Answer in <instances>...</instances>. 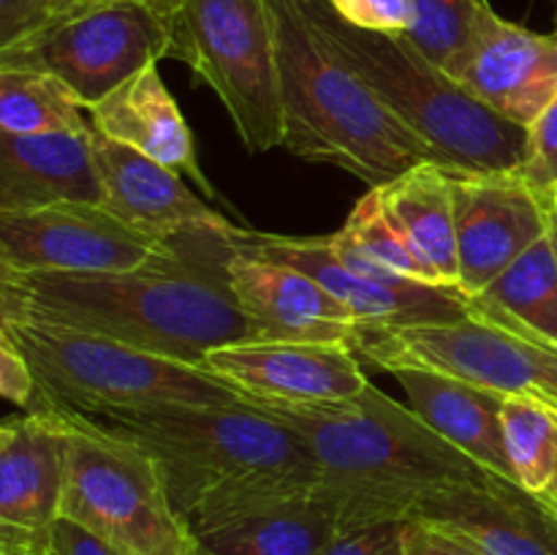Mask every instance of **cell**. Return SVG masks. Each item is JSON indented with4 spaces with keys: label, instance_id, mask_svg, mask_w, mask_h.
Wrapping results in <instances>:
<instances>
[{
    "label": "cell",
    "instance_id": "6da1fadb",
    "mask_svg": "<svg viewBox=\"0 0 557 555\" xmlns=\"http://www.w3.org/2000/svg\"><path fill=\"white\" fill-rule=\"evenodd\" d=\"M232 226L177 234L136 270L27 272V319L96 332L201 368L212 348L253 341L226 275Z\"/></svg>",
    "mask_w": 557,
    "mask_h": 555
},
{
    "label": "cell",
    "instance_id": "7a4b0ae2",
    "mask_svg": "<svg viewBox=\"0 0 557 555\" xmlns=\"http://www.w3.org/2000/svg\"><path fill=\"white\" fill-rule=\"evenodd\" d=\"M245 403L302 441L321 471V488L337 504L343 531L408 522L435 495L495 477L373 384L337 403Z\"/></svg>",
    "mask_w": 557,
    "mask_h": 555
},
{
    "label": "cell",
    "instance_id": "3957f363",
    "mask_svg": "<svg viewBox=\"0 0 557 555\" xmlns=\"http://www.w3.org/2000/svg\"><path fill=\"white\" fill-rule=\"evenodd\" d=\"M82 419L141 446L158 462L169 498L190 531L259 501L297 493L321 477L302 441L250 403Z\"/></svg>",
    "mask_w": 557,
    "mask_h": 555
},
{
    "label": "cell",
    "instance_id": "277c9868",
    "mask_svg": "<svg viewBox=\"0 0 557 555\" xmlns=\"http://www.w3.org/2000/svg\"><path fill=\"white\" fill-rule=\"evenodd\" d=\"M275 33L283 141L292 156L346 169L381 188L413 163L433 161L362 76L326 44L305 0H267Z\"/></svg>",
    "mask_w": 557,
    "mask_h": 555
},
{
    "label": "cell",
    "instance_id": "5b68a950",
    "mask_svg": "<svg viewBox=\"0 0 557 555\" xmlns=\"http://www.w3.org/2000/svg\"><path fill=\"white\" fill-rule=\"evenodd\" d=\"M332 49L362 76L379 101L424 141L444 172H520L528 128L500 118L424 58L406 36L346 25L324 0H305Z\"/></svg>",
    "mask_w": 557,
    "mask_h": 555
},
{
    "label": "cell",
    "instance_id": "8992f818",
    "mask_svg": "<svg viewBox=\"0 0 557 555\" xmlns=\"http://www.w3.org/2000/svg\"><path fill=\"white\" fill-rule=\"evenodd\" d=\"M9 341L33 375L25 411L98 417L172 406H239L243 392L207 370L125 346L96 332L27 319Z\"/></svg>",
    "mask_w": 557,
    "mask_h": 555
},
{
    "label": "cell",
    "instance_id": "52a82bcc",
    "mask_svg": "<svg viewBox=\"0 0 557 555\" xmlns=\"http://www.w3.org/2000/svg\"><path fill=\"white\" fill-rule=\"evenodd\" d=\"M58 417L65 424L60 515L131 555H196L194 533L174 509L158 462L87 419Z\"/></svg>",
    "mask_w": 557,
    "mask_h": 555
},
{
    "label": "cell",
    "instance_id": "ba28073f",
    "mask_svg": "<svg viewBox=\"0 0 557 555\" xmlns=\"http://www.w3.org/2000/svg\"><path fill=\"white\" fill-rule=\"evenodd\" d=\"M169 30V58L215 92L245 150L281 147V85L267 0H185Z\"/></svg>",
    "mask_w": 557,
    "mask_h": 555
},
{
    "label": "cell",
    "instance_id": "9c48e42d",
    "mask_svg": "<svg viewBox=\"0 0 557 555\" xmlns=\"http://www.w3.org/2000/svg\"><path fill=\"white\" fill-rule=\"evenodd\" d=\"M351 351L384 373L433 370L504 397L557 406V348L482 316L408 326L357 324Z\"/></svg>",
    "mask_w": 557,
    "mask_h": 555
},
{
    "label": "cell",
    "instance_id": "30bf717a",
    "mask_svg": "<svg viewBox=\"0 0 557 555\" xmlns=\"http://www.w3.org/2000/svg\"><path fill=\"white\" fill-rule=\"evenodd\" d=\"M172 30L163 16L136 3H76L49 30L0 65L52 74L85 109L117 90L123 82L169 58Z\"/></svg>",
    "mask_w": 557,
    "mask_h": 555
},
{
    "label": "cell",
    "instance_id": "8fae6325",
    "mask_svg": "<svg viewBox=\"0 0 557 555\" xmlns=\"http://www.w3.org/2000/svg\"><path fill=\"white\" fill-rule=\"evenodd\" d=\"M234 254L297 267L324 286L354 321L362 326H408L430 321H455L471 316V297L449 286H384L348 270L330 248V237H288V234L228 229Z\"/></svg>",
    "mask_w": 557,
    "mask_h": 555
},
{
    "label": "cell",
    "instance_id": "7c38bea8",
    "mask_svg": "<svg viewBox=\"0 0 557 555\" xmlns=\"http://www.w3.org/2000/svg\"><path fill=\"white\" fill-rule=\"evenodd\" d=\"M0 248L22 272H125L156 259L163 243L90 201H58L0 218Z\"/></svg>",
    "mask_w": 557,
    "mask_h": 555
},
{
    "label": "cell",
    "instance_id": "4fadbf2b",
    "mask_svg": "<svg viewBox=\"0 0 557 555\" xmlns=\"http://www.w3.org/2000/svg\"><path fill=\"white\" fill-rule=\"evenodd\" d=\"M457 226V288L476 297L520 254L549 232L553 207L520 172L451 174Z\"/></svg>",
    "mask_w": 557,
    "mask_h": 555
},
{
    "label": "cell",
    "instance_id": "5bb4252c",
    "mask_svg": "<svg viewBox=\"0 0 557 555\" xmlns=\"http://www.w3.org/2000/svg\"><path fill=\"white\" fill-rule=\"evenodd\" d=\"M444 71L495 114L528 128L557 92V36L493 9Z\"/></svg>",
    "mask_w": 557,
    "mask_h": 555
},
{
    "label": "cell",
    "instance_id": "9a60e30c",
    "mask_svg": "<svg viewBox=\"0 0 557 555\" xmlns=\"http://www.w3.org/2000/svg\"><path fill=\"white\" fill-rule=\"evenodd\" d=\"M201 370L245 397L275 403H337L370 384L359 357L343 343H228L212 348Z\"/></svg>",
    "mask_w": 557,
    "mask_h": 555
},
{
    "label": "cell",
    "instance_id": "2e32d148",
    "mask_svg": "<svg viewBox=\"0 0 557 555\" xmlns=\"http://www.w3.org/2000/svg\"><path fill=\"white\" fill-rule=\"evenodd\" d=\"M65 473V424L52 411H25L0 446V550L47 555L60 517Z\"/></svg>",
    "mask_w": 557,
    "mask_h": 555
},
{
    "label": "cell",
    "instance_id": "e0dca14e",
    "mask_svg": "<svg viewBox=\"0 0 557 555\" xmlns=\"http://www.w3.org/2000/svg\"><path fill=\"white\" fill-rule=\"evenodd\" d=\"M228 286L253 341L343 343L351 346L357 321L297 267L234 254L226 261Z\"/></svg>",
    "mask_w": 557,
    "mask_h": 555
},
{
    "label": "cell",
    "instance_id": "ac0fdd59",
    "mask_svg": "<svg viewBox=\"0 0 557 555\" xmlns=\"http://www.w3.org/2000/svg\"><path fill=\"white\" fill-rule=\"evenodd\" d=\"M90 150L101 183V207L139 234L166 243L190 229L232 226L201 201L174 169L141 156L134 147L90 128Z\"/></svg>",
    "mask_w": 557,
    "mask_h": 555
},
{
    "label": "cell",
    "instance_id": "d6986e66",
    "mask_svg": "<svg viewBox=\"0 0 557 555\" xmlns=\"http://www.w3.org/2000/svg\"><path fill=\"white\" fill-rule=\"evenodd\" d=\"M413 520L441 522L487 555H557V501L504 477L446 490Z\"/></svg>",
    "mask_w": 557,
    "mask_h": 555
},
{
    "label": "cell",
    "instance_id": "ffe728a7",
    "mask_svg": "<svg viewBox=\"0 0 557 555\" xmlns=\"http://www.w3.org/2000/svg\"><path fill=\"white\" fill-rule=\"evenodd\" d=\"M190 533L196 555H324L343 528L337 504L315 482L245 506Z\"/></svg>",
    "mask_w": 557,
    "mask_h": 555
},
{
    "label": "cell",
    "instance_id": "44dd1931",
    "mask_svg": "<svg viewBox=\"0 0 557 555\" xmlns=\"http://www.w3.org/2000/svg\"><path fill=\"white\" fill-rule=\"evenodd\" d=\"M92 128V125H90ZM58 201L101 205V183L85 134L0 131V218Z\"/></svg>",
    "mask_w": 557,
    "mask_h": 555
},
{
    "label": "cell",
    "instance_id": "7402d4cb",
    "mask_svg": "<svg viewBox=\"0 0 557 555\" xmlns=\"http://www.w3.org/2000/svg\"><path fill=\"white\" fill-rule=\"evenodd\" d=\"M87 118L107 139L134 147L136 152L174 169L177 174L194 177V183L207 194H215L199 169L194 134L174 96L163 85L158 65H147L145 71L123 82L103 101L87 109Z\"/></svg>",
    "mask_w": 557,
    "mask_h": 555
},
{
    "label": "cell",
    "instance_id": "603a6c76",
    "mask_svg": "<svg viewBox=\"0 0 557 555\" xmlns=\"http://www.w3.org/2000/svg\"><path fill=\"white\" fill-rule=\"evenodd\" d=\"M406 392V406L433 433L471 457L495 477L511 479L509 457L500 428V406L506 397L484 386L433 373V370L403 368L392 373ZM515 482V479H511Z\"/></svg>",
    "mask_w": 557,
    "mask_h": 555
},
{
    "label": "cell",
    "instance_id": "cb8c5ba5",
    "mask_svg": "<svg viewBox=\"0 0 557 555\" xmlns=\"http://www.w3.org/2000/svg\"><path fill=\"white\" fill-rule=\"evenodd\" d=\"M386 212L441 286L457 288V226L451 174L438 163H413L379 188Z\"/></svg>",
    "mask_w": 557,
    "mask_h": 555
},
{
    "label": "cell",
    "instance_id": "d4e9b609",
    "mask_svg": "<svg viewBox=\"0 0 557 555\" xmlns=\"http://www.w3.org/2000/svg\"><path fill=\"white\" fill-rule=\"evenodd\" d=\"M471 313L557 348V248L553 234L536 239L471 297Z\"/></svg>",
    "mask_w": 557,
    "mask_h": 555
},
{
    "label": "cell",
    "instance_id": "484cf974",
    "mask_svg": "<svg viewBox=\"0 0 557 555\" xmlns=\"http://www.w3.org/2000/svg\"><path fill=\"white\" fill-rule=\"evenodd\" d=\"M330 248L348 270L384 286H441L389 218L379 188H368V194L354 205L341 232L330 234Z\"/></svg>",
    "mask_w": 557,
    "mask_h": 555
},
{
    "label": "cell",
    "instance_id": "4316f807",
    "mask_svg": "<svg viewBox=\"0 0 557 555\" xmlns=\"http://www.w3.org/2000/svg\"><path fill=\"white\" fill-rule=\"evenodd\" d=\"M0 131L85 134L90 118L58 76L25 65H0Z\"/></svg>",
    "mask_w": 557,
    "mask_h": 555
},
{
    "label": "cell",
    "instance_id": "83f0119b",
    "mask_svg": "<svg viewBox=\"0 0 557 555\" xmlns=\"http://www.w3.org/2000/svg\"><path fill=\"white\" fill-rule=\"evenodd\" d=\"M500 428L511 479L536 495L553 493L557 482V417L533 397H506Z\"/></svg>",
    "mask_w": 557,
    "mask_h": 555
},
{
    "label": "cell",
    "instance_id": "f1b7e54d",
    "mask_svg": "<svg viewBox=\"0 0 557 555\" xmlns=\"http://www.w3.org/2000/svg\"><path fill=\"white\" fill-rule=\"evenodd\" d=\"M490 11V0H411V27L406 38L444 69L471 41Z\"/></svg>",
    "mask_w": 557,
    "mask_h": 555
},
{
    "label": "cell",
    "instance_id": "f546056e",
    "mask_svg": "<svg viewBox=\"0 0 557 555\" xmlns=\"http://www.w3.org/2000/svg\"><path fill=\"white\" fill-rule=\"evenodd\" d=\"M520 177L547 205L553 201L557 190V92L542 109V114L528 125L525 161L520 166Z\"/></svg>",
    "mask_w": 557,
    "mask_h": 555
},
{
    "label": "cell",
    "instance_id": "4dcf8cb0",
    "mask_svg": "<svg viewBox=\"0 0 557 555\" xmlns=\"http://www.w3.org/2000/svg\"><path fill=\"white\" fill-rule=\"evenodd\" d=\"M82 0H0V58L36 41Z\"/></svg>",
    "mask_w": 557,
    "mask_h": 555
},
{
    "label": "cell",
    "instance_id": "1f68e13d",
    "mask_svg": "<svg viewBox=\"0 0 557 555\" xmlns=\"http://www.w3.org/2000/svg\"><path fill=\"white\" fill-rule=\"evenodd\" d=\"M346 25L359 30L406 36L411 27V0H324Z\"/></svg>",
    "mask_w": 557,
    "mask_h": 555
},
{
    "label": "cell",
    "instance_id": "d6a6232c",
    "mask_svg": "<svg viewBox=\"0 0 557 555\" xmlns=\"http://www.w3.org/2000/svg\"><path fill=\"white\" fill-rule=\"evenodd\" d=\"M403 555H487L451 528L430 520H408L403 526Z\"/></svg>",
    "mask_w": 557,
    "mask_h": 555
},
{
    "label": "cell",
    "instance_id": "836d02e7",
    "mask_svg": "<svg viewBox=\"0 0 557 555\" xmlns=\"http://www.w3.org/2000/svg\"><path fill=\"white\" fill-rule=\"evenodd\" d=\"M403 526L406 522L389 520L343 531L324 555H403Z\"/></svg>",
    "mask_w": 557,
    "mask_h": 555
},
{
    "label": "cell",
    "instance_id": "e575fe53",
    "mask_svg": "<svg viewBox=\"0 0 557 555\" xmlns=\"http://www.w3.org/2000/svg\"><path fill=\"white\" fill-rule=\"evenodd\" d=\"M30 316V286L27 272H22L0 248V337L9 341V332Z\"/></svg>",
    "mask_w": 557,
    "mask_h": 555
},
{
    "label": "cell",
    "instance_id": "d590c367",
    "mask_svg": "<svg viewBox=\"0 0 557 555\" xmlns=\"http://www.w3.org/2000/svg\"><path fill=\"white\" fill-rule=\"evenodd\" d=\"M47 555H131L109 539L98 536L90 528L79 526L71 517L60 515L49 531Z\"/></svg>",
    "mask_w": 557,
    "mask_h": 555
},
{
    "label": "cell",
    "instance_id": "8d00e7d4",
    "mask_svg": "<svg viewBox=\"0 0 557 555\" xmlns=\"http://www.w3.org/2000/svg\"><path fill=\"white\" fill-rule=\"evenodd\" d=\"M33 375L22 354L11 346V341L0 337V397L14 406L27 408L33 400Z\"/></svg>",
    "mask_w": 557,
    "mask_h": 555
},
{
    "label": "cell",
    "instance_id": "74e56055",
    "mask_svg": "<svg viewBox=\"0 0 557 555\" xmlns=\"http://www.w3.org/2000/svg\"><path fill=\"white\" fill-rule=\"evenodd\" d=\"M82 3H136V5H145V9L156 11L158 16L163 20H172L180 9H183L185 0H82Z\"/></svg>",
    "mask_w": 557,
    "mask_h": 555
},
{
    "label": "cell",
    "instance_id": "f35d334b",
    "mask_svg": "<svg viewBox=\"0 0 557 555\" xmlns=\"http://www.w3.org/2000/svg\"><path fill=\"white\" fill-rule=\"evenodd\" d=\"M11 430H14V417H11V419H3V422H0V446H3L5 441H9Z\"/></svg>",
    "mask_w": 557,
    "mask_h": 555
},
{
    "label": "cell",
    "instance_id": "ab89813d",
    "mask_svg": "<svg viewBox=\"0 0 557 555\" xmlns=\"http://www.w3.org/2000/svg\"><path fill=\"white\" fill-rule=\"evenodd\" d=\"M549 234H553L555 248H557V210H549Z\"/></svg>",
    "mask_w": 557,
    "mask_h": 555
},
{
    "label": "cell",
    "instance_id": "60d3db41",
    "mask_svg": "<svg viewBox=\"0 0 557 555\" xmlns=\"http://www.w3.org/2000/svg\"><path fill=\"white\" fill-rule=\"evenodd\" d=\"M549 205H553V210H557V190H555V196H553V201H549Z\"/></svg>",
    "mask_w": 557,
    "mask_h": 555
},
{
    "label": "cell",
    "instance_id": "b9f144b4",
    "mask_svg": "<svg viewBox=\"0 0 557 555\" xmlns=\"http://www.w3.org/2000/svg\"><path fill=\"white\" fill-rule=\"evenodd\" d=\"M547 495H553V498L557 501V482H555V488H553V493H547Z\"/></svg>",
    "mask_w": 557,
    "mask_h": 555
},
{
    "label": "cell",
    "instance_id": "7bdbcfd3",
    "mask_svg": "<svg viewBox=\"0 0 557 555\" xmlns=\"http://www.w3.org/2000/svg\"><path fill=\"white\" fill-rule=\"evenodd\" d=\"M0 555H14V553H5V550H0Z\"/></svg>",
    "mask_w": 557,
    "mask_h": 555
},
{
    "label": "cell",
    "instance_id": "ee69618b",
    "mask_svg": "<svg viewBox=\"0 0 557 555\" xmlns=\"http://www.w3.org/2000/svg\"><path fill=\"white\" fill-rule=\"evenodd\" d=\"M549 411H553V414H555V417H557V406H555V408H549Z\"/></svg>",
    "mask_w": 557,
    "mask_h": 555
}]
</instances>
